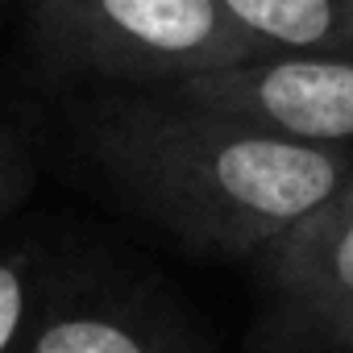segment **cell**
<instances>
[{"label": "cell", "mask_w": 353, "mask_h": 353, "mask_svg": "<svg viewBox=\"0 0 353 353\" xmlns=\"http://www.w3.org/2000/svg\"><path fill=\"white\" fill-rule=\"evenodd\" d=\"M100 158L154 221L221 254L279 245L353 179V150L270 137L183 100L112 117Z\"/></svg>", "instance_id": "1"}, {"label": "cell", "mask_w": 353, "mask_h": 353, "mask_svg": "<svg viewBox=\"0 0 353 353\" xmlns=\"http://www.w3.org/2000/svg\"><path fill=\"white\" fill-rule=\"evenodd\" d=\"M30 9L46 50L112 79L183 83L262 54L216 0H30Z\"/></svg>", "instance_id": "2"}, {"label": "cell", "mask_w": 353, "mask_h": 353, "mask_svg": "<svg viewBox=\"0 0 353 353\" xmlns=\"http://www.w3.org/2000/svg\"><path fill=\"white\" fill-rule=\"evenodd\" d=\"M174 96L270 137L328 150L353 145V54L262 50L174 83Z\"/></svg>", "instance_id": "3"}, {"label": "cell", "mask_w": 353, "mask_h": 353, "mask_svg": "<svg viewBox=\"0 0 353 353\" xmlns=\"http://www.w3.org/2000/svg\"><path fill=\"white\" fill-rule=\"evenodd\" d=\"M274 250V283L316 328L353 312V179Z\"/></svg>", "instance_id": "4"}, {"label": "cell", "mask_w": 353, "mask_h": 353, "mask_svg": "<svg viewBox=\"0 0 353 353\" xmlns=\"http://www.w3.org/2000/svg\"><path fill=\"white\" fill-rule=\"evenodd\" d=\"M262 50L353 54V0H216Z\"/></svg>", "instance_id": "5"}, {"label": "cell", "mask_w": 353, "mask_h": 353, "mask_svg": "<svg viewBox=\"0 0 353 353\" xmlns=\"http://www.w3.org/2000/svg\"><path fill=\"white\" fill-rule=\"evenodd\" d=\"M30 353H158L133 324L100 312H67L38 328Z\"/></svg>", "instance_id": "6"}, {"label": "cell", "mask_w": 353, "mask_h": 353, "mask_svg": "<svg viewBox=\"0 0 353 353\" xmlns=\"http://www.w3.org/2000/svg\"><path fill=\"white\" fill-rule=\"evenodd\" d=\"M30 312V270L21 258H0V353H13Z\"/></svg>", "instance_id": "7"}, {"label": "cell", "mask_w": 353, "mask_h": 353, "mask_svg": "<svg viewBox=\"0 0 353 353\" xmlns=\"http://www.w3.org/2000/svg\"><path fill=\"white\" fill-rule=\"evenodd\" d=\"M336 349H345V353H353V312H345L341 320H332L328 328H320Z\"/></svg>", "instance_id": "8"}, {"label": "cell", "mask_w": 353, "mask_h": 353, "mask_svg": "<svg viewBox=\"0 0 353 353\" xmlns=\"http://www.w3.org/2000/svg\"><path fill=\"white\" fill-rule=\"evenodd\" d=\"M13 196H17V166L0 154V212L13 204Z\"/></svg>", "instance_id": "9"}]
</instances>
